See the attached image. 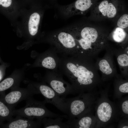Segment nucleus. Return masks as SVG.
<instances>
[{
  "instance_id": "nucleus-1",
  "label": "nucleus",
  "mask_w": 128,
  "mask_h": 128,
  "mask_svg": "<svg viewBox=\"0 0 128 128\" xmlns=\"http://www.w3.org/2000/svg\"><path fill=\"white\" fill-rule=\"evenodd\" d=\"M64 59L60 66L61 72L70 81L75 92L87 91L88 86L93 82V73L82 63H78L73 56Z\"/></svg>"
},
{
  "instance_id": "nucleus-2",
  "label": "nucleus",
  "mask_w": 128,
  "mask_h": 128,
  "mask_svg": "<svg viewBox=\"0 0 128 128\" xmlns=\"http://www.w3.org/2000/svg\"><path fill=\"white\" fill-rule=\"evenodd\" d=\"M73 35L76 42L78 53L83 55L87 51L102 46L105 38L99 30L91 25L79 23L67 28Z\"/></svg>"
},
{
  "instance_id": "nucleus-3",
  "label": "nucleus",
  "mask_w": 128,
  "mask_h": 128,
  "mask_svg": "<svg viewBox=\"0 0 128 128\" xmlns=\"http://www.w3.org/2000/svg\"><path fill=\"white\" fill-rule=\"evenodd\" d=\"M26 105L23 107L12 111L13 116L19 115L29 119H42L47 117L52 118L61 117L68 119L66 115L56 114L50 111L46 107L45 100L42 101H37L32 97L26 100Z\"/></svg>"
},
{
  "instance_id": "nucleus-4",
  "label": "nucleus",
  "mask_w": 128,
  "mask_h": 128,
  "mask_svg": "<svg viewBox=\"0 0 128 128\" xmlns=\"http://www.w3.org/2000/svg\"><path fill=\"white\" fill-rule=\"evenodd\" d=\"M50 41L54 45L58 53L63 56L77 55V45L74 37L67 28L50 35Z\"/></svg>"
},
{
  "instance_id": "nucleus-5",
  "label": "nucleus",
  "mask_w": 128,
  "mask_h": 128,
  "mask_svg": "<svg viewBox=\"0 0 128 128\" xmlns=\"http://www.w3.org/2000/svg\"><path fill=\"white\" fill-rule=\"evenodd\" d=\"M122 7L119 0H103L96 2L92 8L91 16L97 20L112 19L118 15Z\"/></svg>"
},
{
  "instance_id": "nucleus-6",
  "label": "nucleus",
  "mask_w": 128,
  "mask_h": 128,
  "mask_svg": "<svg viewBox=\"0 0 128 128\" xmlns=\"http://www.w3.org/2000/svg\"><path fill=\"white\" fill-rule=\"evenodd\" d=\"M39 94V91L32 84L26 88H21L17 87L11 89L7 94L4 93L0 96V100L13 110L20 102L26 100L35 94Z\"/></svg>"
},
{
  "instance_id": "nucleus-7",
  "label": "nucleus",
  "mask_w": 128,
  "mask_h": 128,
  "mask_svg": "<svg viewBox=\"0 0 128 128\" xmlns=\"http://www.w3.org/2000/svg\"><path fill=\"white\" fill-rule=\"evenodd\" d=\"M45 81L59 96H65L75 92L71 85L64 81L61 73L48 72L44 78Z\"/></svg>"
},
{
  "instance_id": "nucleus-8",
  "label": "nucleus",
  "mask_w": 128,
  "mask_h": 128,
  "mask_svg": "<svg viewBox=\"0 0 128 128\" xmlns=\"http://www.w3.org/2000/svg\"><path fill=\"white\" fill-rule=\"evenodd\" d=\"M33 85L45 98L46 103L51 104L67 115L68 106L66 99L61 97L49 85L43 83H34Z\"/></svg>"
},
{
  "instance_id": "nucleus-9",
  "label": "nucleus",
  "mask_w": 128,
  "mask_h": 128,
  "mask_svg": "<svg viewBox=\"0 0 128 128\" xmlns=\"http://www.w3.org/2000/svg\"><path fill=\"white\" fill-rule=\"evenodd\" d=\"M87 95L82 93L78 96L66 99L68 106V119L78 118L87 113L88 102Z\"/></svg>"
},
{
  "instance_id": "nucleus-10",
  "label": "nucleus",
  "mask_w": 128,
  "mask_h": 128,
  "mask_svg": "<svg viewBox=\"0 0 128 128\" xmlns=\"http://www.w3.org/2000/svg\"><path fill=\"white\" fill-rule=\"evenodd\" d=\"M97 0H77L70 5L60 8V11L65 16L69 17L77 15L85 14L96 2Z\"/></svg>"
},
{
  "instance_id": "nucleus-11",
  "label": "nucleus",
  "mask_w": 128,
  "mask_h": 128,
  "mask_svg": "<svg viewBox=\"0 0 128 128\" xmlns=\"http://www.w3.org/2000/svg\"><path fill=\"white\" fill-rule=\"evenodd\" d=\"M42 119L36 120L25 118L19 115L16 116L10 121L3 124L1 128H40L42 124Z\"/></svg>"
},
{
  "instance_id": "nucleus-12",
  "label": "nucleus",
  "mask_w": 128,
  "mask_h": 128,
  "mask_svg": "<svg viewBox=\"0 0 128 128\" xmlns=\"http://www.w3.org/2000/svg\"><path fill=\"white\" fill-rule=\"evenodd\" d=\"M40 61V65L45 68L57 71L59 67V58L58 56V53L55 48L49 50Z\"/></svg>"
},
{
  "instance_id": "nucleus-13",
  "label": "nucleus",
  "mask_w": 128,
  "mask_h": 128,
  "mask_svg": "<svg viewBox=\"0 0 128 128\" xmlns=\"http://www.w3.org/2000/svg\"><path fill=\"white\" fill-rule=\"evenodd\" d=\"M112 109L110 105L106 102L101 103L98 106L97 114L99 119L105 123L110 120L112 116Z\"/></svg>"
},
{
  "instance_id": "nucleus-14",
  "label": "nucleus",
  "mask_w": 128,
  "mask_h": 128,
  "mask_svg": "<svg viewBox=\"0 0 128 128\" xmlns=\"http://www.w3.org/2000/svg\"><path fill=\"white\" fill-rule=\"evenodd\" d=\"M63 118L45 117L42 119V123L45 128H69V125L62 121Z\"/></svg>"
},
{
  "instance_id": "nucleus-15",
  "label": "nucleus",
  "mask_w": 128,
  "mask_h": 128,
  "mask_svg": "<svg viewBox=\"0 0 128 128\" xmlns=\"http://www.w3.org/2000/svg\"><path fill=\"white\" fill-rule=\"evenodd\" d=\"M20 78L19 77L11 76L0 82V96L5 93V91L18 87V84Z\"/></svg>"
},
{
  "instance_id": "nucleus-16",
  "label": "nucleus",
  "mask_w": 128,
  "mask_h": 128,
  "mask_svg": "<svg viewBox=\"0 0 128 128\" xmlns=\"http://www.w3.org/2000/svg\"><path fill=\"white\" fill-rule=\"evenodd\" d=\"M12 111L6 104L0 100V127L4 121L7 120L9 122L13 119Z\"/></svg>"
},
{
  "instance_id": "nucleus-17",
  "label": "nucleus",
  "mask_w": 128,
  "mask_h": 128,
  "mask_svg": "<svg viewBox=\"0 0 128 128\" xmlns=\"http://www.w3.org/2000/svg\"><path fill=\"white\" fill-rule=\"evenodd\" d=\"M40 16L37 12H35L30 16L28 22V30L29 33L32 36L37 33L40 20Z\"/></svg>"
},
{
  "instance_id": "nucleus-18",
  "label": "nucleus",
  "mask_w": 128,
  "mask_h": 128,
  "mask_svg": "<svg viewBox=\"0 0 128 128\" xmlns=\"http://www.w3.org/2000/svg\"><path fill=\"white\" fill-rule=\"evenodd\" d=\"M112 36L114 41L121 43L125 40L127 36V33L124 29L117 27L112 32Z\"/></svg>"
},
{
  "instance_id": "nucleus-19",
  "label": "nucleus",
  "mask_w": 128,
  "mask_h": 128,
  "mask_svg": "<svg viewBox=\"0 0 128 128\" xmlns=\"http://www.w3.org/2000/svg\"><path fill=\"white\" fill-rule=\"evenodd\" d=\"M100 70L104 73L107 75L111 74L112 70L108 62L105 59L101 60L99 63Z\"/></svg>"
},
{
  "instance_id": "nucleus-20",
  "label": "nucleus",
  "mask_w": 128,
  "mask_h": 128,
  "mask_svg": "<svg viewBox=\"0 0 128 128\" xmlns=\"http://www.w3.org/2000/svg\"><path fill=\"white\" fill-rule=\"evenodd\" d=\"M117 27L122 28L124 30L128 28V14H124L120 17L117 21Z\"/></svg>"
},
{
  "instance_id": "nucleus-21",
  "label": "nucleus",
  "mask_w": 128,
  "mask_h": 128,
  "mask_svg": "<svg viewBox=\"0 0 128 128\" xmlns=\"http://www.w3.org/2000/svg\"><path fill=\"white\" fill-rule=\"evenodd\" d=\"M117 60L119 64L122 67L128 66V56L125 54L121 55L118 57Z\"/></svg>"
},
{
  "instance_id": "nucleus-22",
  "label": "nucleus",
  "mask_w": 128,
  "mask_h": 128,
  "mask_svg": "<svg viewBox=\"0 0 128 128\" xmlns=\"http://www.w3.org/2000/svg\"><path fill=\"white\" fill-rule=\"evenodd\" d=\"M119 90L121 92L128 93V82H127L120 85L119 87Z\"/></svg>"
},
{
  "instance_id": "nucleus-23",
  "label": "nucleus",
  "mask_w": 128,
  "mask_h": 128,
  "mask_svg": "<svg viewBox=\"0 0 128 128\" xmlns=\"http://www.w3.org/2000/svg\"><path fill=\"white\" fill-rule=\"evenodd\" d=\"M122 109L123 113L126 114H128V101H124L122 105Z\"/></svg>"
},
{
  "instance_id": "nucleus-24",
  "label": "nucleus",
  "mask_w": 128,
  "mask_h": 128,
  "mask_svg": "<svg viewBox=\"0 0 128 128\" xmlns=\"http://www.w3.org/2000/svg\"><path fill=\"white\" fill-rule=\"evenodd\" d=\"M12 3V0H0V5L5 7L10 6Z\"/></svg>"
},
{
  "instance_id": "nucleus-25",
  "label": "nucleus",
  "mask_w": 128,
  "mask_h": 128,
  "mask_svg": "<svg viewBox=\"0 0 128 128\" xmlns=\"http://www.w3.org/2000/svg\"><path fill=\"white\" fill-rule=\"evenodd\" d=\"M3 68L0 66V82L3 79L4 75V71Z\"/></svg>"
},
{
  "instance_id": "nucleus-26",
  "label": "nucleus",
  "mask_w": 128,
  "mask_h": 128,
  "mask_svg": "<svg viewBox=\"0 0 128 128\" xmlns=\"http://www.w3.org/2000/svg\"><path fill=\"white\" fill-rule=\"evenodd\" d=\"M122 128H128V126H123Z\"/></svg>"
}]
</instances>
